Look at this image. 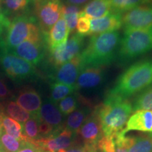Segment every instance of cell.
<instances>
[{"instance_id": "4", "label": "cell", "mask_w": 152, "mask_h": 152, "mask_svg": "<svg viewBox=\"0 0 152 152\" xmlns=\"http://www.w3.org/2000/svg\"><path fill=\"white\" fill-rule=\"evenodd\" d=\"M152 50V28L125 32L120 41L117 57L122 64Z\"/></svg>"}, {"instance_id": "37", "label": "cell", "mask_w": 152, "mask_h": 152, "mask_svg": "<svg viewBox=\"0 0 152 152\" xmlns=\"http://www.w3.org/2000/svg\"><path fill=\"white\" fill-rule=\"evenodd\" d=\"M96 151H97V150L91 149V148L84 145L83 144H80L77 142V143L75 144L74 145L71 146V147L68 148L66 149L61 150V151L58 152H94Z\"/></svg>"}, {"instance_id": "19", "label": "cell", "mask_w": 152, "mask_h": 152, "mask_svg": "<svg viewBox=\"0 0 152 152\" xmlns=\"http://www.w3.org/2000/svg\"><path fill=\"white\" fill-rule=\"evenodd\" d=\"M137 130L152 132V111H135L129 118L126 127L123 132Z\"/></svg>"}, {"instance_id": "13", "label": "cell", "mask_w": 152, "mask_h": 152, "mask_svg": "<svg viewBox=\"0 0 152 152\" xmlns=\"http://www.w3.org/2000/svg\"><path fill=\"white\" fill-rule=\"evenodd\" d=\"M83 68L79 55L56 68L50 77L55 83L75 86L79 74Z\"/></svg>"}, {"instance_id": "10", "label": "cell", "mask_w": 152, "mask_h": 152, "mask_svg": "<svg viewBox=\"0 0 152 152\" xmlns=\"http://www.w3.org/2000/svg\"><path fill=\"white\" fill-rule=\"evenodd\" d=\"M124 32L152 28V5H142L124 13L122 16Z\"/></svg>"}, {"instance_id": "42", "label": "cell", "mask_w": 152, "mask_h": 152, "mask_svg": "<svg viewBox=\"0 0 152 152\" xmlns=\"http://www.w3.org/2000/svg\"><path fill=\"white\" fill-rule=\"evenodd\" d=\"M149 136H150V137H151L152 138V132H151V134H149Z\"/></svg>"}, {"instance_id": "7", "label": "cell", "mask_w": 152, "mask_h": 152, "mask_svg": "<svg viewBox=\"0 0 152 152\" xmlns=\"http://www.w3.org/2000/svg\"><path fill=\"white\" fill-rule=\"evenodd\" d=\"M35 18L42 33L46 35L60 18L64 4L61 0H33Z\"/></svg>"}, {"instance_id": "31", "label": "cell", "mask_w": 152, "mask_h": 152, "mask_svg": "<svg viewBox=\"0 0 152 152\" xmlns=\"http://www.w3.org/2000/svg\"><path fill=\"white\" fill-rule=\"evenodd\" d=\"M25 142L2 132L0 137V152H16L23 147Z\"/></svg>"}, {"instance_id": "18", "label": "cell", "mask_w": 152, "mask_h": 152, "mask_svg": "<svg viewBox=\"0 0 152 152\" xmlns=\"http://www.w3.org/2000/svg\"><path fill=\"white\" fill-rule=\"evenodd\" d=\"M69 34V30L66 26L65 20L61 16L56 23L52 26L49 33L46 35H44L49 50L54 49L62 44L65 43L68 40Z\"/></svg>"}, {"instance_id": "9", "label": "cell", "mask_w": 152, "mask_h": 152, "mask_svg": "<svg viewBox=\"0 0 152 152\" xmlns=\"http://www.w3.org/2000/svg\"><path fill=\"white\" fill-rule=\"evenodd\" d=\"M45 39L42 33L33 36L11 52L33 66L39 64L45 54Z\"/></svg>"}, {"instance_id": "14", "label": "cell", "mask_w": 152, "mask_h": 152, "mask_svg": "<svg viewBox=\"0 0 152 152\" xmlns=\"http://www.w3.org/2000/svg\"><path fill=\"white\" fill-rule=\"evenodd\" d=\"M105 77L104 66L85 67L79 74L75 85V90H92L103 83Z\"/></svg>"}, {"instance_id": "36", "label": "cell", "mask_w": 152, "mask_h": 152, "mask_svg": "<svg viewBox=\"0 0 152 152\" xmlns=\"http://www.w3.org/2000/svg\"><path fill=\"white\" fill-rule=\"evenodd\" d=\"M12 93L7 86L4 77L0 76V102H7L9 98L12 96Z\"/></svg>"}, {"instance_id": "1", "label": "cell", "mask_w": 152, "mask_h": 152, "mask_svg": "<svg viewBox=\"0 0 152 152\" xmlns=\"http://www.w3.org/2000/svg\"><path fill=\"white\" fill-rule=\"evenodd\" d=\"M120 41L118 31L92 35L80 54L83 68L105 66L113 62L117 57Z\"/></svg>"}, {"instance_id": "3", "label": "cell", "mask_w": 152, "mask_h": 152, "mask_svg": "<svg viewBox=\"0 0 152 152\" xmlns=\"http://www.w3.org/2000/svg\"><path fill=\"white\" fill-rule=\"evenodd\" d=\"M95 110L104 137L113 138L125 128V125L132 113V106L128 99L107 94L104 103Z\"/></svg>"}, {"instance_id": "35", "label": "cell", "mask_w": 152, "mask_h": 152, "mask_svg": "<svg viewBox=\"0 0 152 152\" xmlns=\"http://www.w3.org/2000/svg\"><path fill=\"white\" fill-rule=\"evenodd\" d=\"M98 149L100 152H115L113 138L104 137L98 144Z\"/></svg>"}, {"instance_id": "25", "label": "cell", "mask_w": 152, "mask_h": 152, "mask_svg": "<svg viewBox=\"0 0 152 152\" xmlns=\"http://www.w3.org/2000/svg\"><path fill=\"white\" fill-rule=\"evenodd\" d=\"M23 135L26 137V142L37 141L41 138L39 132V118L37 115H31V117L22 125Z\"/></svg>"}, {"instance_id": "20", "label": "cell", "mask_w": 152, "mask_h": 152, "mask_svg": "<svg viewBox=\"0 0 152 152\" xmlns=\"http://www.w3.org/2000/svg\"><path fill=\"white\" fill-rule=\"evenodd\" d=\"M111 12V4L109 0H92L81 10L80 16L96 19L105 16Z\"/></svg>"}, {"instance_id": "17", "label": "cell", "mask_w": 152, "mask_h": 152, "mask_svg": "<svg viewBox=\"0 0 152 152\" xmlns=\"http://www.w3.org/2000/svg\"><path fill=\"white\" fill-rule=\"evenodd\" d=\"M16 103L31 115H37L42 102L37 91L33 88L26 87L19 91L17 95Z\"/></svg>"}, {"instance_id": "34", "label": "cell", "mask_w": 152, "mask_h": 152, "mask_svg": "<svg viewBox=\"0 0 152 152\" xmlns=\"http://www.w3.org/2000/svg\"><path fill=\"white\" fill-rule=\"evenodd\" d=\"M90 30V20L87 17L79 16L77 20L76 30L77 33L83 36H86L88 35Z\"/></svg>"}, {"instance_id": "16", "label": "cell", "mask_w": 152, "mask_h": 152, "mask_svg": "<svg viewBox=\"0 0 152 152\" xmlns=\"http://www.w3.org/2000/svg\"><path fill=\"white\" fill-rule=\"evenodd\" d=\"M37 115L41 121L51 125L56 132H59L65 128L64 115L51 101H46L42 104Z\"/></svg>"}, {"instance_id": "29", "label": "cell", "mask_w": 152, "mask_h": 152, "mask_svg": "<svg viewBox=\"0 0 152 152\" xmlns=\"http://www.w3.org/2000/svg\"><path fill=\"white\" fill-rule=\"evenodd\" d=\"M50 101L56 104L75 91V86L52 82L50 85Z\"/></svg>"}, {"instance_id": "43", "label": "cell", "mask_w": 152, "mask_h": 152, "mask_svg": "<svg viewBox=\"0 0 152 152\" xmlns=\"http://www.w3.org/2000/svg\"><path fill=\"white\" fill-rule=\"evenodd\" d=\"M94 152H100V151H99V150H97V151H94Z\"/></svg>"}, {"instance_id": "11", "label": "cell", "mask_w": 152, "mask_h": 152, "mask_svg": "<svg viewBox=\"0 0 152 152\" xmlns=\"http://www.w3.org/2000/svg\"><path fill=\"white\" fill-rule=\"evenodd\" d=\"M83 144L91 149L98 150V144L104 137L102 125L96 110L91 113L79 129L77 134Z\"/></svg>"}, {"instance_id": "26", "label": "cell", "mask_w": 152, "mask_h": 152, "mask_svg": "<svg viewBox=\"0 0 152 152\" xmlns=\"http://www.w3.org/2000/svg\"><path fill=\"white\" fill-rule=\"evenodd\" d=\"M151 4L152 0H110L112 12L121 14L139 6Z\"/></svg>"}, {"instance_id": "39", "label": "cell", "mask_w": 152, "mask_h": 152, "mask_svg": "<svg viewBox=\"0 0 152 152\" xmlns=\"http://www.w3.org/2000/svg\"><path fill=\"white\" fill-rule=\"evenodd\" d=\"M16 152H45L40 147H37L30 142H26L18 151Z\"/></svg>"}, {"instance_id": "41", "label": "cell", "mask_w": 152, "mask_h": 152, "mask_svg": "<svg viewBox=\"0 0 152 152\" xmlns=\"http://www.w3.org/2000/svg\"><path fill=\"white\" fill-rule=\"evenodd\" d=\"M2 115H3V113H2V111H1V103H0V137H1V134H2V132H3L2 125H1V120H2Z\"/></svg>"}, {"instance_id": "5", "label": "cell", "mask_w": 152, "mask_h": 152, "mask_svg": "<svg viewBox=\"0 0 152 152\" xmlns=\"http://www.w3.org/2000/svg\"><path fill=\"white\" fill-rule=\"evenodd\" d=\"M41 33L35 17L28 14L18 15L11 19L7 29L5 39L0 42V47L12 51L30 37Z\"/></svg>"}, {"instance_id": "15", "label": "cell", "mask_w": 152, "mask_h": 152, "mask_svg": "<svg viewBox=\"0 0 152 152\" xmlns=\"http://www.w3.org/2000/svg\"><path fill=\"white\" fill-rule=\"evenodd\" d=\"M122 27V14L111 12L106 16L90 20V30L87 35L117 31Z\"/></svg>"}, {"instance_id": "6", "label": "cell", "mask_w": 152, "mask_h": 152, "mask_svg": "<svg viewBox=\"0 0 152 152\" xmlns=\"http://www.w3.org/2000/svg\"><path fill=\"white\" fill-rule=\"evenodd\" d=\"M0 68L7 77L16 82L33 78L37 74L33 64L4 47H0Z\"/></svg>"}, {"instance_id": "40", "label": "cell", "mask_w": 152, "mask_h": 152, "mask_svg": "<svg viewBox=\"0 0 152 152\" xmlns=\"http://www.w3.org/2000/svg\"><path fill=\"white\" fill-rule=\"evenodd\" d=\"M61 1L64 2V4L73 5L80 7V6H85L92 0H61Z\"/></svg>"}, {"instance_id": "8", "label": "cell", "mask_w": 152, "mask_h": 152, "mask_svg": "<svg viewBox=\"0 0 152 152\" xmlns=\"http://www.w3.org/2000/svg\"><path fill=\"white\" fill-rule=\"evenodd\" d=\"M85 44V36L74 33L65 43L50 50L51 64L55 68L59 67L79 56Z\"/></svg>"}, {"instance_id": "21", "label": "cell", "mask_w": 152, "mask_h": 152, "mask_svg": "<svg viewBox=\"0 0 152 152\" xmlns=\"http://www.w3.org/2000/svg\"><path fill=\"white\" fill-rule=\"evenodd\" d=\"M33 0H1V6L6 16L10 19L15 16L28 14L30 4Z\"/></svg>"}, {"instance_id": "22", "label": "cell", "mask_w": 152, "mask_h": 152, "mask_svg": "<svg viewBox=\"0 0 152 152\" xmlns=\"http://www.w3.org/2000/svg\"><path fill=\"white\" fill-rule=\"evenodd\" d=\"M1 109L4 115L20 123H24L31 117V114L14 101L8 100L3 102L1 104Z\"/></svg>"}, {"instance_id": "28", "label": "cell", "mask_w": 152, "mask_h": 152, "mask_svg": "<svg viewBox=\"0 0 152 152\" xmlns=\"http://www.w3.org/2000/svg\"><path fill=\"white\" fill-rule=\"evenodd\" d=\"M132 112L137 111H152V85L142 91L134 99Z\"/></svg>"}, {"instance_id": "32", "label": "cell", "mask_w": 152, "mask_h": 152, "mask_svg": "<svg viewBox=\"0 0 152 152\" xmlns=\"http://www.w3.org/2000/svg\"><path fill=\"white\" fill-rule=\"evenodd\" d=\"M78 100L75 94H70L60 101L58 108L64 115H68L77 109Z\"/></svg>"}, {"instance_id": "12", "label": "cell", "mask_w": 152, "mask_h": 152, "mask_svg": "<svg viewBox=\"0 0 152 152\" xmlns=\"http://www.w3.org/2000/svg\"><path fill=\"white\" fill-rule=\"evenodd\" d=\"M77 135L65 127L55 135L40 138L32 144L40 147L45 152H58L77 143Z\"/></svg>"}, {"instance_id": "38", "label": "cell", "mask_w": 152, "mask_h": 152, "mask_svg": "<svg viewBox=\"0 0 152 152\" xmlns=\"http://www.w3.org/2000/svg\"><path fill=\"white\" fill-rule=\"evenodd\" d=\"M10 19L6 16L4 11L0 4V36L2 35L4 32L6 31L10 23Z\"/></svg>"}, {"instance_id": "2", "label": "cell", "mask_w": 152, "mask_h": 152, "mask_svg": "<svg viewBox=\"0 0 152 152\" xmlns=\"http://www.w3.org/2000/svg\"><path fill=\"white\" fill-rule=\"evenodd\" d=\"M152 85V60L134 63L119 75L108 95L125 99Z\"/></svg>"}, {"instance_id": "24", "label": "cell", "mask_w": 152, "mask_h": 152, "mask_svg": "<svg viewBox=\"0 0 152 152\" xmlns=\"http://www.w3.org/2000/svg\"><path fill=\"white\" fill-rule=\"evenodd\" d=\"M128 152H152V138L149 135L127 137Z\"/></svg>"}, {"instance_id": "33", "label": "cell", "mask_w": 152, "mask_h": 152, "mask_svg": "<svg viewBox=\"0 0 152 152\" xmlns=\"http://www.w3.org/2000/svg\"><path fill=\"white\" fill-rule=\"evenodd\" d=\"M113 142L115 152H128V140L123 131L113 137Z\"/></svg>"}, {"instance_id": "27", "label": "cell", "mask_w": 152, "mask_h": 152, "mask_svg": "<svg viewBox=\"0 0 152 152\" xmlns=\"http://www.w3.org/2000/svg\"><path fill=\"white\" fill-rule=\"evenodd\" d=\"M80 11V7L77 6L63 4L61 16L65 20L69 33L74 34Z\"/></svg>"}, {"instance_id": "44", "label": "cell", "mask_w": 152, "mask_h": 152, "mask_svg": "<svg viewBox=\"0 0 152 152\" xmlns=\"http://www.w3.org/2000/svg\"><path fill=\"white\" fill-rule=\"evenodd\" d=\"M1 0H0V4H1Z\"/></svg>"}, {"instance_id": "23", "label": "cell", "mask_w": 152, "mask_h": 152, "mask_svg": "<svg viewBox=\"0 0 152 152\" xmlns=\"http://www.w3.org/2000/svg\"><path fill=\"white\" fill-rule=\"evenodd\" d=\"M91 113L92 112L88 108L77 109L73 113L68 115L65 127L71 132L77 134L82 125L84 123L85 120L87 118Z\"/></svg>"}, {"instance_id": "30", "label": "cell", "mask_w": 152, "mask_h": 152, "mask_svg": "<svg viewBox=\"0 0 152 152\" xmlns=\"http://www.w3.org/2000/svg\"><path fill=\"white\" fill-rule=\"evenodd\" d=\"M1 125H2L3 132L7 133L9 135L14 137L18 140L26 142V137L23 135L22 125L16 121L3 113Z\"/></svg>"}, {"instance_id": "45", "label": "cell", "mask_w": 152, "mask_h": 152, "mask_svg": "<svg viewBox=\"0 0 152 152\" xmlns=\"http://www.w3.org/2000/svg\"><path fill=\"white\" fill-rule=\"evenodd\" d=\"M109 1H110V0H109Z\"/></svg>"}]
</instances>
